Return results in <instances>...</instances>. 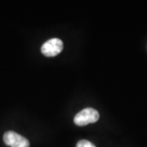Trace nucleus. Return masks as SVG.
Instances as JSON below:
<instances>
[{
	"instance_id": "7ed1b4c3",
	"label": "nucleus",
	"mask_w": 147,
	"mask_h": 147,
	"mask_svg": "<svg viewBox=\"0 0 147 147\" xmlns=\"http://www.w3.org/2000/svg\"><path fill=\"white\" fill-rule=\"evenodd\" d=\"M3 142L11 147H30L28 139L12 131H6L3 135Z\"/></svg>"
},
{
	"instance_id": "20e7f679",
	"label": "nucleus",
	"mask_w": 147,
	"mask_h": 147,
	"mask_svg": "<svg viewBox=\"0 0 147 147\" xmlns=\"http://www.w3.org/2000/svg\"><path fill=\"white\" fill-rule=\"evenodd\" d=\"M76 147H96L94 144H92V142H89V141H87V140H81L79 141L77 145H76Z\"/></svg>"
},
{
	"instance_id": "f257e3e1",
	"label": "nucleus",
	"mask_w": 147,
	"mask_h": 147,
	"mask_svg": "<svg viewBox=\"0 0 147 147\" xmlns=\"http://www.w3.org/2000/svg\"><path fill=\"white\" fill-rule=\"evenodd\" d=\"M100 118L99 112L93 108H85L74 116V122L78 126H86L97 122Z\"/></svg>"
},
{
	"instance_id": "f03ea898",
	"label": "nucleus",
	"mask_w": 147,
	"mask_h": 147,
	"mask_svg": "<svg viewBox=\"0 0 147 147\" xmlns=\"http://www.w3.org/2000/svg\"><path fill=\"white\" fill-rule=\"evenodd\" d=\"M63 42L57 38H53L45 42L41 47V53L47 57H56L63 50Z\"/></svg>"
}]
</instances>
